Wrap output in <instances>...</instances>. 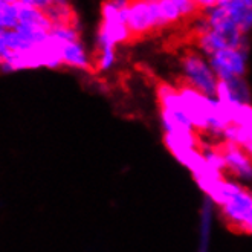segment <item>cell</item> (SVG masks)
Returning a JSON list of instances; mask_svg holds the SVG:
<instances>
[{"mask_svg": "<svg viewBox=\"0 0 252 252\" xmlns=\"http://www.w3.org/2000/svg\"><path fill=\"white\" fill-rule=\"evenodd\" d=\"M130 0H104L101 6V26L98 31V51L115 49L116 44L131 38L126 23Z\"/></svg>", "mask_w": 252, "mask_h": 252, "instance_id": "obj_1", "label": "cell"}, {"mask_svg": "<svg viewBox=\"0 0 252 252\" xmlns=\"http://www.w3.org/2000/svg\"><path fill=\"white\" fill-rule=\"evenodd\" d=\"M181 64L187 84L210 98L217 96L219 78L210 62H206L200 54L189 51L182 57Z\"/></svg>", "mask_w": 252, "mask_h": 252, "instance_id": "obj_2", "label": "cell"}, {"mask_svg": "<svg viewBox=\"0 0 252 252\" xmlns=\"http://www.w3.org/2000/svg\"><path fill=\"white\" fill-rule=\"evenodd\" d=\"M210 64L219 81H225L234 77L245 78L248 69V48L221 49L210 57Z\"/></svg>", "mask_w": 252, "mask_h": 252, "instance_id": "obj_3", "label": "cell"}, {"mask_svg": "<svg viewBox=\"0 0 252 252\" xmlns=\"http://www.w3.org/2000/svg\"><path fill=\"white\" fill-rule=\"evenodd\" d=\"M216 147L220 155L223 156L226 171L234 174L237 179L252 181V156L243 147L231 141H225Z\"/></svg>", "mask_w": 252, "mask_h": 252, "instance_id": "obj_4", "label": "cell"}, {"mask_svg": "<svg viewBox=\"0 0 252 252\" xmlns=\"http://www.w3.org/2000/svg\"><path fill=\"white\" fill-rule=\"evenodd\" d=\"M126 23L131 37H142L155 31L153 14L148 0H130Z\"/></svg>", "mask_w": 252, "mask_h": 252, "instance_id": "obj_5", "label": "cell"}, {"mask_svg": "<svg viewBox=\"0 0 252 252\" xmlns=\"http://www.w3.org/2000/svg\"><path fill=\"white\" fill-rule=\"evenodd\" d=\"M216 98L221 104L251 106V89L245 78L234 77L225 81H219Z\"/></svg>", "mask_w": 252, "mask_h": 252, "instance_id": "obj_6", "label": "cell"}, {"mask_svg": "<svg viewBox=\"0 0 252 252\" xmlns=\"http://www.w3.org/2000/svg\"><path fill=\"white\" fill-rule=\"evenodd\" d=\"M62 58H63V64L66 66L83 69V70H92V62L80 40L64 43L62 49Z\"/></svg>", "mask_w": 252, "mask_h": 252, "instance_id": "obj_7", "label": "cell"}, {"mask_svg": "<svg viewBox=\"0 0 252 252\" xmlns=\"http://www.w3.org/2000/svg\"><path fill=\"white\" fill-rule=\"evenodd\" d=\"M225 6L229 19L239 26L242 34H248L252 29V8H249L243 0H232V2L226 5H220Z\"/></svg>", "mask_w": 252, "mask_h": 252, "instance_id": "obj_8", "label": "cell"}, {"mask_svg": "<svg viewBox=\"0 0 252 252\" xmlns=\"http://www.w3.org/2000/svg\"><path fill=\"white\" fill-rule=\"evenodd\" d=\"M19 25V2L3 3L0 2V29L11 31Z\"/></svg>", "mask_w": 252, "mask_h": 252, "instance_id": "obj_9", "label": "cell"}, {"mask_svg": "<svg viewBox=\"0 0 252 252\" xmlns=\"http://www.w3.org/2000/svg\"><path fill=\"white\" fill-rule=\"evenodd\" d=\"M211 199L203 203L202 211V225H200V249L199 252H206L210 240V228H211Z\"/></svg>", "mask_w": 252, "mask_h": 252, "instance_id": "obj_10", "label": "cell"}, {"mask_svg": "<svg viewBox=\"0 0 252 252\" xmlns=\"http://www.w3.org/2000/svg\"><path fill=\"white\" fill-rule=\"evenodd\" d=\"M51 34L58 38L62 43H72V41H78L80 40V34L78 29L75 26H54Z\"/></svg>", "mask_w": 252, "mask_h": 252, "instance_id": "obj_11", "label": "cell"}, {"mask_svg": "<svg viewBox=\"0 0 252 252\" xmlns=\"http://www.w3.org/2000/svg\"><path fill=\"white\" fill-rule=\"evenodd\" d=\"M159 5H160V12H162V16H164V20L167 25L176 23L182 19L181 12L173 3V0H159Z\"/></svg>", "mask_w": 252, "mask_h": 252, "instance_id": "obj_12", "label": "cell"}, {"mask_svg": "<svg viewBox=\"0 0 252 252\" xmlns=\"http://www.w3.org/2000/svg\"><path fill=\"white\" fill-rule=\"evenodd\" d=\"M115 49H102L98 51V58H96V67L99 70H109L115 64Z\"/></svg>", "mask_w": 252, "mask_h": 252, "instance_id": "obj_13", "label": "cell"}, {"mask_svg": "<svg viewBox=\"0 0 252 252\" xmlns=\"http://www.w3.org/2000/svg\"><path fill=\"white\" fill-rule=\"evenodd\" d=\"M173 3L177 6L182 17H191L196 12H199V6L196 5L194 0H173Z\"/></svg>", "mask_w": 252, "mask_h": 252, "instance_id": "obj_14", "label": "cell"}, {"mask_svg": "<svg viewBox=\"0 0 252 252\" xmlns=\"http://www.w3.org/2000/svg\"><path fill=\"white\" fill-rule=\"evenodd\" d=\"M22 5H26V6H32V8H37V9H48L51 5H54V0H19Z\"/></svg>", "mask_w": 252, "mask_h": 252, "instance_id": "obj_15", "label": "cell"}, {"mask_svg": "<svg viewBox=\"0 0 252 252\" xmlns=\"http://www.w3.org/2000/svg\"><path fill=\"white\" fill-rule=\"evenodd\" d=\"M239 234H249V235H252V213L245 219V221L240 225Z\"/></svg>", "mask_w": 252, "mask_h": 252, "instance_id": "obj_16", "label": "cell"}, {"mask_svg": "<svg viewBox=\"0 0 252 252\" xmlns=\"http://www.w3.org/2000/svg\"><path fill=\"white\" fill-rule=\"evenodd\" d=\"M196 5L199 6V9H211L217 5V0H194Z\"/></svg>", "mask_w": 252, "mask_h": 252, "instance_id": "obj_17", "label": "cell"}]
</instances>
